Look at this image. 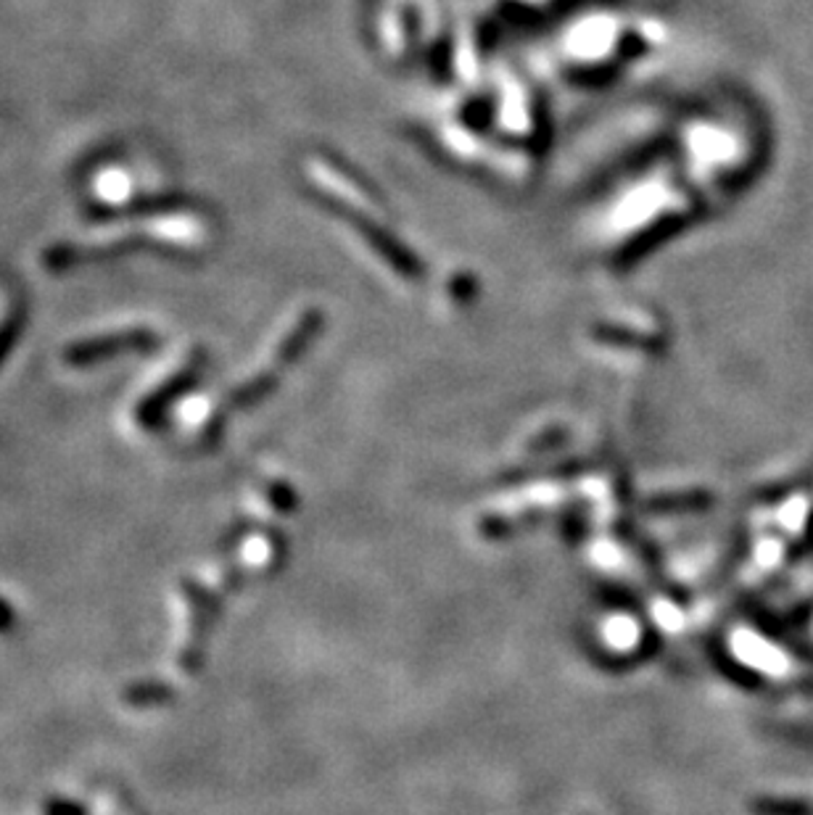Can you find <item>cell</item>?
I'll return each instance as SVG.
<instances>
[{"instance_id":"obj_2","label":"cell","mask_w":813,"mask_h":815,"mask_svg":"<svg viewBox=\"0 0 813 815\" xmlns=\"http://www.w3.org/2000/svg\"><path fill=\"white\" fill-rule=\"evenodd\" d=\"M568 443V431L566 428H549L541 435H537L529 443V454H547V452H558Z\"/></svg>"},{"instance_id":"obj_4","label":"cell","mask_w":813,"mask_h":815,"mask_svg":"<svg viewBox=\"0 0 813 815\" xmlns=\"http://www.w3.org/2000/svg\"><path fill=\"white\" fill-rule=\"evenodd\" d=\"M520 520H512V518H483L481 523V536H487V539H510L512 533L520 531Z\"/></svg>"},{"instance_id":"obj_5","label":"cell","mask_w":813,"mask_h":815,"mask_svg":"<svg viewBox=\"0 0 813 815\" xmlns=\"http://www.w3.org/2000/svg\"><path fill=\"white\" fill-rule=\"evenodd\" d=\"M587 533V510H568L562 514V539L566 541H581Z\"/></svg>"},{"instance_id":"obj_3","label":"cell","mask_w":813,"mask_h":815,"mask_svg":"<svg viewBox=\"0 0 813 815\" xmlns=\"http://www.w3.org/2000/svg\"><path fill=\"white\" fill-rule=\"evenodd\" d=\"M755 815H809V807L801 803H782V799H758L753 803Z\"/></svg>"},{"instance_id":"obj_1","label":"cell","mask_w":813,"mask_h":815,"mask_svg":"<svg viewBox=\"0 0 813 815\" xmlns=\"http://www.w3.org/2000/svg\"><path fill=\"white\" fill-rule=\"evenodd\" d=\"M713 504L708 491H668L647 499L645 510L650 514H676V512H697Z\"/></svg>"}]
</instances>
